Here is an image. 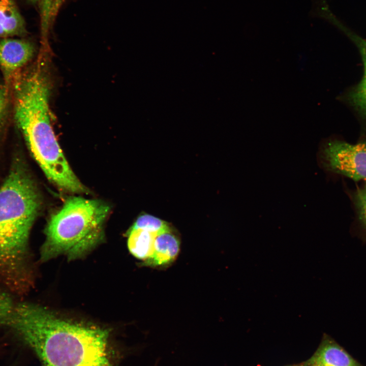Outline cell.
Returning <instances> with one entry per match:
<instances>
[{
  "instance_id": "obj_7",
  "label": "cell",
  "mask_w": 366,
  "mask_h": 366,
  "mask_svg": "<svg viewBox=\"0 0 366 366\" xmlns=\"http://www.w3.org/2000/svg\"><path fill=\"white\" fill-rule=\"evenodd\" d=\"M35 53V46L29 41L10 38L0 40V69L10 91L14 77L32 60Z\"/></svg>"
},
{
  "instance_id": "obj_11",
  "label": "cell",
  "mask_w": 366,
  "mask_h": 366,
  "mask_svg": "<svg viewBox=\"0 0 366 366\" xmlns=\"http://www.w3.org/2000/svg\"><path fill=\"white\" fill-rule=\"evenodd\" d=\"M158 234L131 226L127 236L128 248L130 253L143 262L152 254L156 237Z\"/></svg>"
},
{
  "instance_id": "obj_9",
  "label": "cell",
  "mask_w": 366,
  "mask_h": 366,
  "mask_svg": "<svg viewBox=\"0 0 366 366\" xmlns=\"http://www.w3.org/2000/svg\"><path fill=\"white\" fill-rule=\"evenodd\" d=\"M306 366L362 365L337 343L326 337L308 360Z\"/></svg>"
},
{
  "instance_id": "obj_8",
  "label": "cell",
  "mask_w": 366,
  "mask_h": 366,
  "mask_svg": "<svg viewBox=\"0 0 366 366\" xmlns=\"http://www.w3.org/2000/svg\"><path fill=\"white\" fill-rule=\"evenodd\" d=\"M180 245L178 236L170 227L157 235L152 254L141 264L155 268L166 267L177 258Z\"/></svg>"
},
{
  "instance_id": "obj_1",
  "label": "cell",
  "mask_w": 366,
  "mask_h": 366,
  "mask_svg": "<svg viewBox=\"0 0 366 366\" xmlns=\"http://www.w3.org/2000/svg\"><path fill=\"white\" fill-rule=\"evenodd\" d=\"M0 325L18 336L42 366H116L109 329L67 320L10 297L0 302Z\"/></svg>"
},
{
  "instance_id": "obj_2",
  "label": "cell",
  "mask_w": 366,
  "mask_h": 366,
  "mask_svg": "<svg viewBox=\"0 0 366 366\" xmlns=\"http://www.w3.org/2000/svg\"><path fill=\"white\" fill-rule=\"evenodd\" d=\"M51 84L47 68L36 64L21 71L11 86L13 113L34 158L47 178L61 190L87 192L70 166L53 130Z\"/></svg>"
},
{
  "instance_id": "obj_4",
  "label": "cell",
  "mask_w": 366,
  "mask_h": 366,
  "mask_svg": "<svg viewBox=\"0 0 366 366\" xmlns=\"http://www.w3.org/2000/svg\"><path fill=\"white\" fill-rule=\"evenodd\" d=\"M110 210V206L100 200L79 196L67 198L46 226L41 260L60 255L74 260L85 255L103 239Z\"/></svg>"
},
{
  "instance_id": "obj_5",
  "label": "cell",
  "mask_w": 366,
  "mask_h": 366,
  "mask_svg": "<svg viewBox=\"0 0 366 366\" xmlns=\"http://www.w3.org/2000/svg\"><path fill=\"white\" fill-rule=\"evenodd\" d=\"M317 161L331 175L366 182V140L353 143L338 137L326 138L320 143Z\"/></svg>"
},
{
  "instance_id": "obj_10",
  "label": "cell",
  "mask_w": 366,
  "mask_h": 366,
  "mask_svg": "<svg viewBox=\"0 0 366 366\" xmlns=\"http://www.w3.org/2000/svg\"><path fill=\"white\" fill-rule=\"evenodd\" d=\"M25 23L13 0H0V38L23 36Z\"/></svg>"
},
{
  "instance_id": "obj_3",
  "label": "cell",
  "mask_w": 366,
  "mask_h": 366,
  "mask_svg": "<svg viewBox=\"0 0 366 366\" xmlns=\"http://www.w3.org/2000/svg\"><path fill=\"white\" fill-rule=\"evenodd\" d=\"M41 204L32 179L16 162L0 188V285L18 295L33 285L28 238Z\"/></svg>"
},
{
  "instance_id": "obj_14",
  "label": "cell",
  "mask_w": 366,
  "mask_h": 366,
  "mask_svg": "<svg viewBox=\"0 0 366 366\" xmlns=\"http://www.w3.org/2000/svg\"><path fill=\"white\" fill-rule=\"evenodd\" d=\"M11 91L7 87L3 78L0 77V128L9 118Z\"/></svg>"
},
{
  "instance_id": "obj_6",
  "label": "cell",
  "mask_w": 366,
  "mask_h": 366,
  "mask_svg": "<svg viewBox=\"0 0 366 366\" xmlns=\"http://www.w3.org/2000/svg\"><path fill=\"white\" fill-rule=\"evenodd\" d=\"M334 25L354 45L361 58L362 73L360 80L347 88L341 94L340 99L358 121L360 132L359 139L366 140V39L339 19L335 21Z\"/></svg>"
},
{
  "instance_id": "obj_15",
  "label": "cell",
  "mask_w": 366,
  "mask_h": 366,
  "mask_svg": "<svg viewBox=\"0 0 366 366\" xmlns=\"http://www.w3.org/2000/svg\"><path fill=\"white\" fill-rule=\"evenodd\" d=\"M32 2H40L41 0H29ZM44 2V11L46 15H50L55 12L56 8L62 0H42Z\"/></svg>"
},
{
  "instance_id": "obj_13",
  "label": "cell",
  "mask_w": 366,
  "mask_h": 366,
  "mask_svg": "<svg viewBox=\"0 0 366 366\" xmlns=\"http://www.w3.org/2000/svg\"><path fill=\"white\" fill-rule=\"evenodd\" d=\"M132 226L142 228L157 234L164 231L170 227L166 221L147 214L140 215Z\"/></svg>"
},
{
  "instance_id": "obj_12",
  "label": "cell",
  "mask_w": 366,
  "mask_h": 366,
  "mask_svg": "<svg viewBox=\"0 0 366 366\" xmlns=\"http://www.w3.org/2000/svg\"><path fill=\"white\" fill-rule=\"evenodd\" d=\"M347 191L353 209L355 225L366 239V182Z\"/></svg>"
}]
</instances>
